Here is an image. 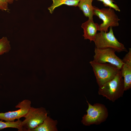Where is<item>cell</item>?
I'll return each mask as SVG.
<instances>
[{
    "label": "cell",
    "instance_id": "cell-1",
    "mask_svg": "<svg viewBox=\"0 0 131 131\" xmlns=\"http://www.w3.org/2000/svg\"><path fill=\"white\" fill-rule=\"evenodd\" d=\"M123 78L120 70L113 78L99 87L98 94L112 102L122 97L124 91Z\"/></svg>",
    "mask_w": 131,
    "mask_h": 131
},
{
    "label": "cell",
    "instance_id": "cell-2",
    "mask_svg": "<svg viewBox=\"0 0 131 131\" xmlns=\"http://www.w3.org/2000/svg\"><path fill=\"white\" fill-rule=\"evenodd\" d=\"M88 108L86 110L87 114L82 117L81 122L85 126L91 125H99L105 121L107 119L108 113L105 106L100 103L92 105L87 100Z\"/></svg>",
    "mask_w": 131,
    "mask_h": 131
},
{
    "label": "cell",
    "instance_id": "cell-3",
    "mask_svg": "<svg viewBox=\"0 0 131 131\" xmlns=\"http://www.w3.org/2000/svg\"><path fill=\"white\" fill-rule=\"evenodd\" d=\"M92 67L99 87L113 78L120 71L115 66L108 63H100L91 61Z\"/></svg>",
    "mask_w": 131,
    "mask_h": 131
},
{
    "label": "cell",
    "instance_id": "cell-4",
    "mask_svg": "<svg viewBox=\"0 0 131 131\" xmlns=\"http://www.w3.org/2000/svg\"><path fill=\"white\" fill-rule=\"evenodd\" d=\"M94 42L95 47L98 48H112L118 53L127 51L124 45L115 36L112 27H110L108 32L100 31L97 33Z\"/></svg>",
    "mask_w": 131,
    "mask_h": 131
},
{
    "label": "cell",
    "instance_id": "cell-5",
    "mask_svg": "<svg viewBox=\"0 0 131 131\" xmlns=\"http://www.w3.org/2000/svg\"><path fill=\"white\" fill-rule=\"evenodd\" d=\"M47 114L44 107H31L24 117L25 119L21 122L23 131H31L43 122L47 116Z\"/></svg>",
    "mask_w": 131,
    "mask_h": 131
},
{
    "label": "cell",
    "instance_id": "cell-6",
    "mask_svg": "<svg viewBox=\"0 0 131 131\" xmlns=\"http://www.w3.org/2000/svg\"><path fill=\"white\" fill-rule=\"evenodd\" d=\"M93 13L103 21L102 23L99 25L98 31L108 32L109 27L119 25V21L120 19L112 8L100 9L93 6Z\"/></svg>",
    "mask_w": 131,
    "mask_h": 131
},
{
    "label": "cell",
    "instance_id": "cell-7",
    "mask_svg": "<svg viewBox=\"0 0 131 131\" xmlns=\"http://www.w3.org/2000/svg\"><path fill=\"white\" fill-rule=\"evenodd\" d=\"M94 52L93 60L94 61L100 63H110L121 69L123 63L122 59L116 55L113 49H101L95 47Z\"/></svg>",
    "mask_w": 131,
    "mask_h": 131
},
{
    "label": "cell",
    "instance_id": "cell-8",
    "mask_svg": "<svg viewBox=\"0 0 131 131\" xmlns=\"http://www.w3.org/2000/svg\"><path fill=\"white\" fill-rule=\"evenodd\" d=\"M31 102L28 99H25L19 102L15 107L19 108L17 110L4 113H0V119L6 122L14 121L24 117L31 106Z\"/></svg>",
    "mask_w": 131,
    "mask_h": 131
},
{
    "label": "cell",
    "instance_id": "cell-9",
    "mask_svg": "<svg viewBox=\"0 0 131 131\" xmlns=\"http://www.w3.org/2000/svg\"><path fill=\"white\" fill-rule=\"evenodd\" d=\"M122 59L123 64L120 69L121 75L123 78L124 91L131 88V49Z\"/></svg>",
    "mask_w": 131,
    "mask_h": 131
},
{
    "label": "cell",
    "instance_id": "cell-10",
    "mask_svg": "<svg viewBox=\"0 0 131 131\" xmlns=\"http://www.w3.org/2000/svg\"><path fill=\"white\" fill-rule=\"evenodd\" d=\"M99 25L95 23L93 20L88 19L81 25L83 29L84 34L83 36L84 39H89L90 42L94 41L98 31Z\"/></svg>",
    "mask_w": 131,
    "mask_h": 131
},
{
    "label": "cell",
    "instance_id": "cell-11",
    "mask_svg": "<svg viewBox=\"0 0 131 131\" xmlns=\"http://www.w3.org/2000/svg\"><path fill=\"white\" fill-rule=\"evenodd\" d=\"M57 123V120L47 116L41 123L31 131H58L56 126Z\"/></svg>",
    "mask_w": 131,
    "mask_h": 131
},
{
    "label": "cell",
    "instance_id": "cell-12",
    "mask_svg": "<svg viewBox=\"0 0 131 131\" xmlns=\"http://www.w3.org/2000/svg\"><path fill=\"white\" fill-rule=\"evenodd\" d=\"M94 0H81L78 5L80 9L82 11L84 16L89 19L93 20V6L92 3Z\"/></svg>",
    "mask_w": 131,
    "mask_h": 131
},
{
    "label": "cell",
    "instance_id": "cell-13",
    "mask_svg": "<svg viewBox=\"0 0 131 131\" xmlns=\"http://www.w3.org/2000/svg\"><path fill=\"white\" fill-rule=\"evenodd\" d=\"M53 3L51 6L48 8L49 12L52 14L56 8L63 5L76 7L78 6L81 0H52Z\"/></svg>",
    "mask_w": 131,
    "mask_h": 131
},
{
    "label": "cell",
    "instance_id": "cell-14",
    "mask_svg": "<svg viewBox=\"0 0 131 131\" xmlns=\"http://www.w3.org/2000/svg\"><path fill=\"white\" fill-rule=\"evenodd\" d=\"M21 122L19 119L12 122H3L0 121V130L7 128H16L19 131H23V128L21 126Z\"/></svg>",
    "mask_w": 131,
    "mask_h": 131
},
{
    "label": "cell",
    "instance_id": "cell-15",
    "mask_svg": "<svg viewBox=\"0 0 131 131\" xmlns=\"http://www.w3.org/2000/svg\"><path fill=\"white\" fill-rule=\"evenodd\" d=\"M11 49L10 41L6 37L0 39V56L8 52Z\"/></svg>",
    "mask_w": 131,
    "mask_h": 131
},
{
    "label": "cell",
    "instance_id": "cell-16",
    "mask_svg": "<svg viewBox=\"0 0 131 131\" xmlns=\"http://www.w3.org/2000/svg\"><path fill=\"white\" fill-rule=\"evenodd\" d=\"M113 0H104L102 2L104 5L105 7H109L116 11H120V10L117 5L114 4Z\"/></svg>",
    "mask_w": 131,
    "mask_h": 131
},
{
    "label": "cell",
    "instance_id": "cell-17",
    "mask_svg": "<svg viewBox=\"0 0 131 131\" xmlns=\"http://www.w3.org/2000/svg\"><path fill=\"white\" fill-rule=\"evenodd\" d=\"M7 0H0V10L8 12L10 11Z\"/></svg>",
    "mask_w": 131,
    "mask_h": 131
},
{
    "label": "cell",
    "instance_id": "cell-18",
    "mask_svg": "<svg viewBox=\"0 0 131 131\" xmlns=\"http://www.w3.org/2000/svg\"><path fill=\"white\" fill-rule=\"evenodd\" d=\"M8 4H12L14 1H17L18 0H7Z\"/></svg>",
    "mask_w": 131,
    "mask_h": 131
},
{
    "label": "cell",
    "instance_id": "cell-19",
    "mask_svg": "<svg viewBox=\"0 0 131 131\" xmlns=\"http://www.w3.org/2000/svg\"><path fill=\"white\" fill-rule=\"evenodd\" d=\"M98 1L102 2L104 0H97Z\"/></svg>",
    "mask_w": 131,
    "mask_h": 131
}]
</instances>
